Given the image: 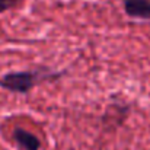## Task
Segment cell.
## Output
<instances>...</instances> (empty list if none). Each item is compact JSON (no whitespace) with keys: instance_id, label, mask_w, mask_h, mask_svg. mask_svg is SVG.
Here are the masks:
<instances>
[{"instance_id":"3957f363","label":"cell","mask_w":150,"mask_h":150,"mask_svg":"<svg viewBox=\"0 0 150 150\" xmlns=\"http://www.w3.org/2000/svg\"><path fill=\"white\" fill-rule=\"evenodd\" d=\"M12 139H13L15 144L21 150H40L41 149L40 139L35 134H32V133H29V131H26V130H23L21 127H16L13 130Z\"/></svg>"},{"instance_id":"7a4b0ae2","label":"cell","mask_w":150,"mask_h":150,"mask_svg":"<svg viewBox=\"0 0 150 150\" xmlns=\"http://www.w3.org/2000/svg\"><path fill=\"white\" fill-rule=\"evenodd\" d=\"M122 6L128 18L150 21V0H122Z\"/></svg>"},{"instance_id":"277c9868","label":"cell","mask_w":150,"mask_h":150,"mask_svg":"<svg viewBox=\"0 0 150 150\" xmlns=\"http://www.w3.org/2000/svg\"><path fill=\"white\" fill-rule=\"evenodd\" d=\"M21 0H0V13H4L10 9H13Z\"/></svg>"},{"instance_id":"6da1fadb","label":"cell","mask_w":150,"mask_h":150,"mask_svg":"<svg viewBox=\"0 0 150 150\" xmlns=\"http://www.w3.org/2000/svg\"><path fill=\"white\" fill-rule=\"evenodd\" d=\"M63 76L60 71H52L48 67H40L37 70H25V71H10L0 77V88L13 92V93H29L35 86L48 82L57 80Z\"/></svg>"}]
</instances>
